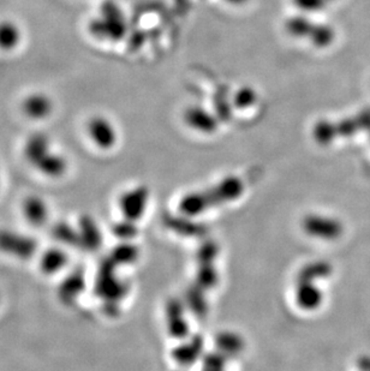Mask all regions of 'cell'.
Here are the masks:
<instances>
[{
  "instance_id": "obj_1",
  "label": "cell",
  "mask_w": 370,
  "mask_h": 371,
  "mask_svg": "<svg viewBox=\"0 0 370 371\" xmlns=\"http://www.w3.org/2000/svg\"><path fill=\"white\" fill-rule=\"evenodd\" d=\"M22 155L31 169L51 179H59L68 173V157L57 150L50 135L35 131L28 135L22 146Z\"/></svg>"
},
{
  "instance_id": "obj_2",
  "label": "cell",
  "mask_w": 370,
  "mask_h": 371,
  "mask_svg": "<svg viewBox=\"0 0 370 371\" xmlns=\"http://www.w3.org/2000/svg\"><path fill=\"white\" fill-rule=\"evenodd\" d=\"M89 31L96 38L103 40H119L125 31L124 16L113 3L101 6L98 16L89 24Z\"/></svg>"
},
{
  "instance_id": "obj_3",
  "label": "cell",
  "mask_w": 370,
  "mask_h": 371,
  "mask_svg": "<svg viewBox=\"0 0 370 371\" xmlns=\"http://www.w3.org/2000/svg\"><path fill=\"white\" fill-rule=\"evenodd\" d=\"M38 243L29 234L10 229L0 230V253L16 260L28 261L36 255Z\"/></svg>"
},
{
  "instance_id": "obj_4",
  "label": "cell",
  "mask_w": 370,
  "mask_h": 371,
  "mask_svg": "<svg viewBox=\"0 0 370 371\" xmlns=\"http://www.w3.org/2000/svg\"><path fill=\"white\" fill-rule=\"evenodd\" d=\"M86 135L93 146L101 150H112L118 140L115 124L103 115H92L86 122Z\"/></svg>"
},
{
  "instance_id": "obj_5",
  "label": "cell",
  "mask_w": 370,
  "mask_h": 371,
  "mask_svg": "<svg viewBox=\"0 0 370 371\" xmlns=\"http://www.w3.org/2000/svg\"><path fill=\"white\" fill-rule=\"evenodd\" d=\"M21 113L33 122H43L53 115L56 103L46 92L34 90L24 95L19 103Z\"/></svg>"
},
{
  "instance_id": "obj_6",
  "label": "cell",
  "mask_w": 370,
  "mask_h": 371,
  "mask_svg": "<svg viewBox=\"0 0 370 371\" xmlns=\"http://www.w3.org/2000/svg\"><path fill=\"white\" fill-rule=\"evenodd\" d=\"M86 290V276L83 271L73 269L61 280L57 290L58 299L64 305H73Z\"/></svg>"
},
{
  "instance_id": "obj_7",
  "label": "cell",
  "mask_w": 370,
  "mask_h": 371,
  "mask_svg": "<svg viewBox=\"0 0 370 371\" xmlns=\"http://www.w3.org/2000/svg\"><path fill=\"white\" fill-rule=\"evenodd\" d=\"M22 214L26 221L34 227L46 225L50 218V208L46 201L38 195H29L22 202Z\"/></svg>"
},
{
  "instance_id": "obj_8",
  "label": "cell",
  "mask_w": 370,
  "mask_h": 371,
  "mask_svg": "<svg viewBox=\"0 0 370 371\" xmlns=\"http://www.w3.org/2000/svg\"><path fill=\"white\" fill-rule=\"evenodd\" d=\"M24 29L11 19H0V52L12 53L24 43Z\"/></svg>"
},
{
  "instance_id": "obj_9",
  "label": "cell",
  "mask_w": 370,
  "mask_h": 371,
  "mask_svg": "<svg viewBox=\"0 0 370 371\" xmlns=\"http://www.w3.org/2000/svg\"><path fill=\"white\" fill-rule=\"evenodd\" d=\"M69 263V255L63 248H51L42 254L38 268L45 276H54L64 271Z\"/></svg>"
},
{
  "instance_id": "obj_10",
  "label": "cell",
  "mask_w": 370,
  "mask_h": 371,
  "mask_svg": "<svg viewBox=\"0 0 370 371\" xmlns=\"http://www.w3.org/2000/svg\"><path fill=\"white\" fill-rule=\"evenodd\" d=\"M78 237H80V248L88 251H94L99 248L101 243V234L94 219L88 215H84L77 224Z\"/></svg>"
},
{
  "instance_id": "obj_11",
  "label": "cell",
  "mask_w": 370,
  "mask_h": 371,
  "mask_svg": "<svg viewBox=\"0 0 370 371\" xmlns=\"http://www.w3.org/2000/svg\"><path fill=\"white\" fill-rule=\"evenodd\" d=\"M52 237L64 246L80 248V237L77 226L70 225L69 222L59 221L52 227Z\"/></svg>"
},
{
  "instance_id": "obj_12",
  "label": "cell",
  "mask_w": 370,
  "mask_h": 371,
  "mask_svg": "<svg viewBox=\"0 0 370 371\" xmlns=\"http://www.w3.org/2000/svg\"><path fill=\"white\" fill-rule=\"evenodd\" d=\"M185 122L194 127L195 129H200V130L212 131L215 127V120L213 117L205 112L201 108H191L187 112L185 115Z\"/></svg>"
},
{
  "instance_id": "obj_13",
  "label": "cell",
  "mask_w": 370,
  "mask_h": 371,
  "mask_svg": "<svg viewBox=\"0 0 370 371\" xmlns=\"http://www.w3.org/2000/svg\"><path fill=\"white\" fill-rule=\"evenodd\" d=\"M294 4L306 11H317L324 6V0H294Z\"/></svg>"
},
{
  "instance_id": "obj_14",
  "label": "cell",
  "mask_w": 370,
  "mask_h": 371,
  "mask_svg": "<svg viewBox=\"0 0 370 371\" xmlns=\"http://www.w3.org/2000/svg\"><path fill=\"white\" fill-rule=\"evenodd\" d=\"M252 99H254V94H252V92H248L247 89L240 93V95H238V103L242 104V106H247V105L250 104L249 100Z\"/></svg>"
},
{
  "instance_id": "obj_15",
  "label": "cell",
  "mask_w": 370,
  "mask_h": 371,
  "mask_svg": "<svg viewBox=\"0 0 370 371\" xmlns=\"http://www.w3.org/2000/svg\"><path fill=\"white\" fill-rule=\"evenodd\" d=\"M231 3H235V4H240V3H243L245 0H229Z\"/></svg>"
},
{
  "instance_id": "obj_16",
  "label": "cell",
  "mask_w": 370,
  "mask_h": 371,
  "mask_svg": "<svg viewBox=\"0 0 370 371\" xmlns=\"http://www.w3.org/2000/svg\"><path fill=\"white\" fill-rule=\"evenodd\" d=\"M0 183H1V173H0Z\"/></svg>"
},
{
  "instance_id": "obj_17",
  "label": "cell",
  "mask_w": 370,
  "mask_h": 371,
  "mask_svg": "<svg viewBox=\"0 0 370 371\" xmlns=\"http://www.w3.org/2000/svg\"><path fill=\"white\" fill-rule=\"evenodd\" d=\"M0 302H1V296H0Z\"/></svg>"
}]
</instances>
